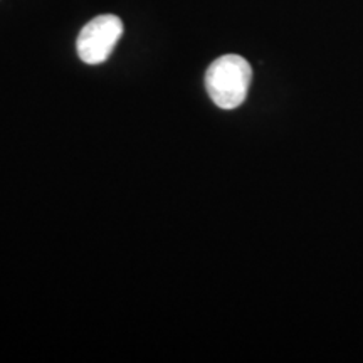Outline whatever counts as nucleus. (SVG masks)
I'll return each mask as SVG.
<instances>
[{
  "mask_svg": "<svg viewBox=\"0 0 363 363\" xmlns=\"http://www.w3.org/2000/svg\"><path fill=\"white\" fill-rule=\"evenodd\" d=\"M251 81V65L238 54H225L216 59L206 72L207 94L222 110L240 106L247 96Z\"/></svg>",
  "mask_w": 363,
  "mask_h": 363,
  "instance_id": "1",
  "label": "nucleus"
},
{
  "mask_svg": "<svg viewBox=\"0 0 363 363\" xmlns=\"http://www.w3.org/2000/svg\"><path fill=\"white\" fill-rule=\"evenodd\" d=\"M123 34V22L120 17L104 13L94 17L81 29L78 43V54L86 65H101L116 48Z\"/></svg>",
  "mask_w": 363,
  "mask_h": 363,
  "instance_id": "2",
  "label": "nucleus"
}]
</instances>
